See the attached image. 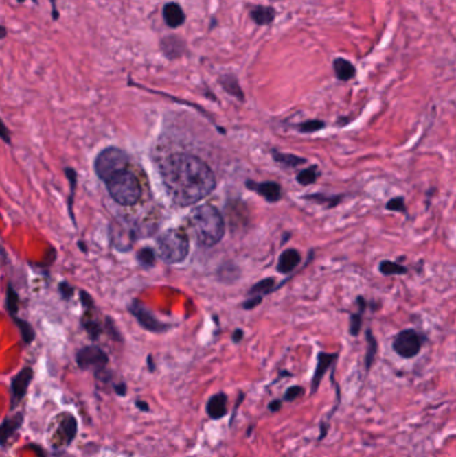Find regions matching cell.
<instances>
[{
	"label": "cell",
	"mask_w": 456,
	"mask_h": 457,
	"mask_svg": "<svg viewBox=\"0 0 456 457\" xmlns=\"http://www.w3.org/2000/svg\"><path fill=\"white\" fill-rule=\"evenodd\" d=\"M165 189L178 206L200 202L216 189V177L203 159L190 154H173L161 167Z\"/></svg>",
	"instance_id": "obj_1"
},
{
	"label": "cell",
	"mask_w": 456,
	"mask_h": 457,
	"mask_svg": "<svg viewBox=\"0 0 456 457\" xmlns=\"http://www.w3.org/2000/svg\"><path fill=\"white\" fill-rule=\"evenodd\" d=\"M130 310L133 313V316L138 320V323L141 324V327H144L145 329L152 331V333H162L169 329V327L161 321H158L152 313L141 304L134 303L130 306Z\"/></svg>",
	"instance_id": "obj_9"
},
{
	"label": "cell",
	"mask_w": 456,
	"mask_h": 457,
	"mask_svg": "<svg viewBox=\"0 0 456 457\" xmlns=\"http://www.w3.org/2000/svg\"><path fill=\"white\" fill-rule=\"evenodd\" d=\"M387 209L394 210V211H404V200L402 197L394 198L387 203Z\"/></svg>",
	"instance_id": "obj_31"
},
{
	"label": "cell",
	"mask_w": 456,
	"mask_h": 457,
	"mask_svg": "<svg viewBox=\"0 0 456 457\" xmlns=\"http://www.w3.org/2000/svg\"><path fill=\"white\" fill-rule=\"evenodd\" d=\"M135 406H137V408H138L139 410H142V412H149V410H150V406H149V404H148L146 401H142V400H137V401H135Z\"/></svg>",
	"instance_id": "obj_38"
},
{
	"label": "cell",
	"mask_w": 456,
	"mask_h": 457,
	"mask_svg": "<svg viewBox=\"0 0 456 457\" xmlns=\"http://www.w3.org/2000/svg\"><path fill=\"white\" fill-rule=\"evenodd\" d=\"M60 432H62V438L66 444H70L78 432V423L76 417L73 414H66L60 423Z\"/></svg>",
	"instance_id": "obj_20"
},
{
	"label": "cell",
	"mask_w": 456,
	"mask_h": 457,
	"mask_svg": "<svg viewBox=\"0 0 456 457\" xmlns=\"http://www.w3.org/2000/svg\"><path fill=\"white\" fill-rule=\"evenodd\" d=\"M253 428H254L253 425H251V427H249V430H248V432H247V436H248V437H251V434H252V431H253Z\"/></svg>",
	"instance_id": "obj_44"
},
{
	"label": "cell",
	"mask_w": 456,
	"mask_h": 457,
	"mask_svg": "<svg viewBox=\"0 0 456 457\" xmlns=\"http://www.w3.org/2000/svg\"><path fill=\"white\" fill-rule=\"evenodd\" d=\"M148 362H149V369H150V372H154L155 366H154V364H152V355H149V358H148Z\"/></svg>",
	"instance_id": "obj_43"
},
{
	"label": "cell",
	"mask_w": 456,
	"mask_h": 457,
	"mask_svg": "<svg viewBox=\"0 0 456 457\" xmlns=\"http://www.w3.org/2000/svg\"><path fill=\"white\" fill-rule=\"evenodd\" d=\"M379 270L384 276H400V274L407 273L404 266H402L396 262H391V261H383L379 266Z\"/></svg>",
	"instance_id": "obj_23"
},
{
	"label": "cell",
	"mask_w": 456,
	"mask_h": 457,
	"mask_svg": "<svg viewBox=\"0 0 456 457\" xmlns=\"http://www.w3.org/2000/svg\"><path fill=\"white\" fill-rule=\"evenodd\" d=\"M128 165V156L126 152L118 148H109L98 154L95 159V173L102 180L115 176L126 170Z\"/></svg>",
	"instance_id": "obj_5"
},
{
	"label": "cell",
	"mask_w": 456,
	"mask_h": 457,
	"mask_svg": "<svg viewBox=\"0 0 456 457\" xmlns=\"http://www.w3.org/2000/svg\"><path fill=\"white\" fill-rule=\"evenodd\" d=\"M244 399H245V393H240V395H238V400H237V403H236V406H234L233 416H231V420H230V425H233V423H234V420H236L237 410H238V408H240V406H241V403L244 401Z\"/></svg>",
	"instance_id": "obj_35"
},
{
	"label": "cell",
	"mask_w": 456,
	"mask_h": 457,
	"mask_svg": "<svg viewBox=\"0 0 456 457\" xmlns=\"http://www.w3.org/2000/svg\"><path fill=\"white\" fill-rule=\"evenodd\" d=\"M249 15L255 25H269L276 19V10L271 5H253Z\"/></svg>",
	"instance_id": "obj_15"
},
{
	"label": "cell",
	"mask_w": 456,
	"mask_h": 457,
	"mask_svg": "<svg viewBox=\"0 0 456 457\" xmlns=\"http://www.w3.org/2000/svg\"><path fill=\"white\" fill-rule=\"evenodd\" d=\"M300 261H301V255L296 249H288L280 255L277 272L281 274H288L296 269V266L300 263Z\"/></svg>",
	"instance_id": "obj_16"
},
{
	"label": "cell",
	"mask_w": 456,
	"mask_h": 457,
	"mask_svg": "<svg viewBox=\"0 0 456 457\" xmlns=\"http://www.w3.org/2000/svg\"><path fill=\"white\" fill-rule=\"evenodd\" d=\"M51 7H52V19L56 21L59 18L58 10H56V0H50Z\"/></svg>",
	"instance_id": "obj_41"
},
{
	"label": "cell",
	"mask_w": 456,
	"mask_h": 457,
	"mask_svg": "<svg viewBox=\"0 0 456 457\" xmlns=\"http://www.w3.org/2000/svg\"><path fill=\"white\" fill-rule=\"evenodd\" d=\"M0 138L3 141H5L7 143H10V132H8V128L5 127V125L3 124V121L0 119Z\"/></svg>",
	"instance_id": "obj_36"
},
{
	"label": "cell",
	"mask_w": 456,
	"mask_h": 457,
	"mask_svg": "<svg viewBox=\"0 0 456 457\" xmlns=\"http://www.w3.org/2000/svg\"><path fill=\"white\" fill-rule=\"evenodd\" d=\"M273 286H275V279H262V281H260L258 283L254 285L249 293H251L252 296H255V294H266V293L272 292Z\"/></svg>",
	"instance_id": "obj_25"
},
{
	"label": "cell",
	"mask_w": 456,
	"mask_h": 457,
	"mask_svg": "<svg viewBox=\"0 0 456 457\" xmlns=\"http://www.w3.org/2000/svg\"><path fill=\"white\" fill-rule=\"evenodd\" d=\"M305 200L309 201H315L319 203H327L328 207H333L336 203H339L340 198H337V196L334 197H327V196H321V194H312V196H305Z\"/></svg>",
	"instance_id": "obj_29"
},
{
	"label": "cell",
	"mask_w": 456,
	"mask_h": 457,
	"mask_svg": "<svg viewBox=\"0 0 456 457\" xmlns=\"http://www.w3.org/2000/svg\"><path fill=\"white\" fill-rule=\"evenodd\" d=\"M162 15H163L165 23L169 25L170 28L181 27L185 23V19H186V15H185L182 7L174 1H170V3L165 4Z\"/></svg>",
	"instance_id": "obj_14"
},
{
	"label": "cell",
	"mask_w": 456,
	"mask_h": 457,
	"mask_svg": "<svg viewBox=\"0 0 456 457\" xmlns=\"http://www.w3.org/2000/svg\"><path fill=\"white\" fill-rule=\"evenodd\" d=\"M115 393L119 395V396H126L127 386L125 384H119V385H115Z\"/></svg>",
	"instance_id": "obj_39"
},
{
	"label": "cell",
	"mask_w": 456,
	"mask_h": 457,
	"mask_svg": "<svg viewBox=\"0 0 456 457\" xmlns=\"http://www.w3.org/2000/svg\"><path fill=\"white\" fill-rule=\"evenodd\" d=\"M305 389L301 385H292V386H289V388L285 390L284 397H282V401L290 404V403L296 401L297 399L303 397Z\"/></svg>",
	"instance_id": "obj_24"
},
{
	"label": "cell",
	"mask_w": 456,
	"mask_h": 457,
	"mask_svg": "<svg viewBox=\"0 0 456 457\" xmlns=\"http://www.w3.org/2000/svg\"><path fill=\"white\" fill-rule=\"evenodd\" d=\"M282 404H284V401H282V400H280V399H275V400L269 401V404H268V410H269L271 413H277V412L281 410Z\"/></svg>",
	"instance_id": "obj_33"
},
{
	"label": "cell",
	"mask_w": 456,
	"mask_h": 457,
	"mask_svg": "<svg viewBox=\"0 0 456 457\" xmlns=\"http://www.w3.org/2000/svg\"><path fill=\"white\" fill-rule=\"evenodd\" d=\"M422 337L413 329L400 331L392 344L395 353L403 358H413L422 351Z\"/></svg>",
	"instance_id": "obj_6"
},
{
	"label": "cell",
	"mask_w": 456,
	"mask_h": 457,
	"mask_svg": "<svg viewBox=\"0 0 456 457\" xmlns=\"http://www.w3.org/2000/svg\"><path fill=\"white\" fill-rule=\"evenodd\" d=\"M189 221L197 241L203 246H214L224 238L225 222L213 204H203L194 209Z\"/></svg>",
	"instance_id": "obj_2"
},
{
	"label": "cell",
	"mask_w": 456,
	"mask_h": 457,
	"mask_svg": "<svg viewBox=\"0 0 456 457\" xmlns=\"http://www.w3.org/2000/svg\"><path fill=\"white\" fill-rule=\"evenodd\" d=\"M273 159L280 165L285 166V167H296V166H300V165L306 162L304 158H301V156L279 152H273Z\"/></svg>",
	"instance_id": "obj_22"
},
{
	"label": "cell",
	"mask_w": 456,
	"mask_h": 457,
	"mask_svg": "<svg viewBox=\"0 0 456 457\" xmlns=\"http://www.w3.org/2000/svg\"><path fill=\"white\" fill-rule=\"evenodd\" d=\"M337 357H339V353H327V352H320L317 355V365H316L312 382H310V395L317 393L326 373L328 372L330 366L334 365Z\"/></svg>",
	"instance_id": "obj_10"
},
{
	"label": "cell",
	"mask_w": 456,
	"mask_h": 457,
	"mask_svg": "<svg viewBox=\"0 0 456 457\" xmlns=\"http://www.w3.org/2000/svg\"><path fill=\"white\" fill-rule=\"evenodd\" d=\"M106 183L113 200L122 206H133L141 200L142 189L139 180L127 169L109 178Z\"/></svg>",
	"instance_id": "obj_3"
},
{
	"label": "cell",
	"mask_w": 456,
	"mask_h": 457,
	"mask_svg": "<svg viewBox=\"0 0 456 457\" xmlns=\"http://www.w3.org/2000/svg\"><path fill=\"white\" fill-rule=\"evenodd\" d=\"M326 127V124L323 121H317V119H313V121H306V122H303L301 125H299L297 128L300 132H316V131H320Z\"/></svg>",
	"instance_id": "obj_28"
},
{
	"label": "cell",
	"mask_w": 456,
	"mask_h": 457,
	"mask_svg": "<svg viewBox=\"0 0 456 457\" xmlns=\"http://www.w3.org/2000/svg\"><path fill=\"white\" fill-rule=\"evenodd\" d=\"M320 434H319V441H323L326 437H327V434H328V432H330V423H327V421H321L320 423Z\"/></svg>",
	"instance_id": "obj_34"
},
{
	"label": "cell",
	"mask_w": 456,
	"mask_h": 457,
	"mask_svg": "<svg viewBox=\"0 0 456 457\" xmlns=\"http://www.w3.org/2000/svg\"><path fill=\"white\" fill-rule=\"evenodd\" d=\"M333 70L336 78L341 82H347L354 79L356 75V67L347 59L344 58H336L333 60Z\"/></svg>",
	"instance_id": "obj_18"
},
{
	"label": "cell",
	"mask_w": 456,
	"mask_h": 457,
	"mask_svg": "<svg viewBox=\"0 0 456 457\" xmlns=\"http://www.w3.org/2000/svg\"><path fill=\"white\" fill-rule=\"evenodd\" d=\"M248 189L254 190L257 194H260L262 198H265L268 202H279L281 200V187L277 182H247Z\"/></svg>",
	"instance_id": "obj_12"
},
{
	"label": "cell",
	"mask_w": 456,
	"mask_h": 457,
	"mask_svg": "<svg viewBox=\"0 0 456 457\" xmlns=\"http://www.w3.org/2000/svg\"><path fill=\"white\" fill-rule=\"evenodd\" d=\"M23 420H25L23 413H16L11 417L4 419V421L0 424V445L1 447L7 445L8 440L22 427Z\"/></svg>",
	"instance_id": "obj_13"
},
{
	"label": "cell",
	"mask_w": 456,
	"mask_h": 457,
	"mask_svg": "<svg viewBox=\"0 0 456 457\" xmlns=\"http://www.w3.org/2000/svg\"><path fill=\"white\" fill-rule=\"evenodd\" d=\"M364 306H365V304L363 303V304H361V307H360V310H358L357 313H355V314H352L351 318H350V333H351L352 336H355V337L358 333H360V328H361V317H363Z\"/></svg>",
	"instance_id": "obj_27"
},
{
	"label": "cell",
	"mask_w": 456,
	"mask_h": 457,
	"mask_svg": "<svg viewBox=\"0 0 456 457\" xmlns=\"http://www.w3.org/2000/svg\"><path fill=\"white\" fill-rule=\"evenodd\" d=\"M32 377H34L32 369L25 368L12 379V382H11V406L12 408L19 406L21 401L25 399Z\"/></svg>",
	"instance_id": "obj_8"
},
{
	"label": "cell",
	"mask_w": 456,
	"mask_h": 457,
	"mask_svg": "<svg viewBox=\"0 0 456 457\" xmlns=\"http://www.w3.org/2000/svg\"><path fill=\"white\" fill-rule=\"evenodd\" d=\"M16 324H18V327H19V329H21V333H22V337H23L25 344H30V342L34 340V337H35L34 330H32V328H31L27 323H25V321L16 320Z\"/></svg>",
	"instance_id": "obj_30"
},
{
	"label": "cell",
	"mask_w": 456,
	"mask_h": 457,
	"mask_svg": "<svg viewBox=\"0 0 456 457\" xmlns=\"http://www.w3.org/2000/svg\"><path fill=\"white\" fill-rule=\"evenodd\" d=\"M242 337H244V331L241 329H237L234 333H233V336H231V340H233V342H236V344H238L241 340H242Z\"/></svg>",
	"instance_id": "obj_37"
},
{
	"label": "cell",
	"mask_w": 456,
	"mask_h": 457,
	"mask_svg": "<svg viewBox=\"0 0 456 457\" xmlns=\"http://www.w3.org/2000/svg\"><path fill=\"white\" fill-rule=\"evenodd\" d=\"M138 258H139V261H141L144 265L150 266V265L154 263V253H152V250H150V249H144V250L139 253V255H138Z\"/></svg>",
	"instance_id": "obj_32"
},
{
	"label": "cell",
	"mask_w": 456,
	"mask_h": 457,
	"mask_svg": "<svg viewBox=\"0 0 456 457\" xmlns=\"http://www.w3.org/2000/svg\"><path fill=\"white\" fill-rule=\"evenodd\" d=\"M157 252L166 263L182 262L189 253V239L179 228H169L157 239Z\"/></svg>",
	"instance_id": "obj_4"
},
{
	"label": "cell",
	"mask_w": 456,
	"mask_h": 457,
	"mask_svg": "<svg viewBox=\"0 0 456 457\" xmlns=\"http://www.w3.org/2000/svg\"><path fill=\"white\" fill-rule=\"evenodd\" d=\"M367 344H368V348H367V353H365V371L369 372L375 362L376 353H378V341L375 340L371 330H367Z\"/></svg>",
	"instance_id": "obj_21"
},
{
	"label": "cell",
	"mask_w": 456,
	"mask_h": 457,
	"mask_svg": "<svg viewBox=\"0 0 456 457\" xmlns=\"http://www.w3.org/2000/svg\"><path fill=\"white\" fill-rule=\"evenodd\" d=\"M206 414L210 420H221L228 414V396L224 392L213 395L205 406Z\"/></svg>",
	"instance_id": "obj_11"
},
{
	"label": "cell",
	"mask_w": 456,
	"mask_h": 457,
	"mask_svg": "<svg viewBox=\"0 0 456 457\" xmlns=\"http://www.w3.org/2000/svg\"><path fill=\"white\" fill-rule=\"evenodd\" d=\"M218 82L229 95L237 98L238 101H244V93H242V90L240 87V83H238L236 76L233 74H225V75L220 76Z\"/></svg>",
	"instance_id": "obj_19"
},
{
	"label": "cell",
	"mask_w": 456,
	"mask_h": 457,
	"mask_svg": "<svg viewBox=\"0 0 456 457\" xmlns=\"http://www.w3.org/2000/svg\"><path fill=\"white\" fill-rule=\"evenodd\" d=\"M317 177H319L317 167H316V166H312V167L305 169V170L299 173V176H297V182L306 186V185L313 183V182L317 179Z\"/></svg>",
	"instance_id": "obj_26"
},
{
	"label": "cell",
	"mask_w": 456,
	"mask_h": 457,
	"mask_svg": "<svg viewBox=\"0 0 456 457\" xmlns=\"http://www.w3.org/2000/svg\"><path fill=\"white\" fill-rule=\"evenodd\" d=\"M260 303H261V297H255L254 300H249V301H247V303L244 304V307H245V309H252V307L257 306V305L260 304Z\"/></svg>",
	"instance_id": "obj_40"
},
{
	"label": "cell",
	"mask_w": 456,
	"mask_h": 457,
	"mask_svg": "<svg viewBox=\"0 0 456 457\" xmlns=\"http://www.w3.org/2000/svg\"><path fill=\"white\" fill-rule=\"evenodd\" d=\"M161 49L163 51V54L169 58V59H176L179 58L183 52H185V43L181 38L178 36H168L162 40L161 43Z\"/></svg>",
	"instance_id": "obj_17"
},
{
	"label": "cell",
	"mask_w": 456,
	"mask_h": 457,
	"mask_svg": "<svg viewBox=\"0 0 456 457\" xmlns=\"http://www.w3.org/2000/svg\"><path fill=\"white\" fill-rule=\"evenodd\" d=\"M5 35H7V30H5V27L0 25V39L5 38Z\"/></svg>",
	"instance_id": "obj_42"
},
{
	"label": "cell",
	"mask_w": 456,
	"mask_h": 457,
	"mask_svg": "<svg viewBox=\"0 0 456 457\" xmlns=\"http://www.w3.org/2000/svg\"><path fill=\"white\" fill-rule=\"evenodd\" d=\"M107 362L109 357L98 347H86L76 353V364L84 371H95L98 373L106 368Z\"/></svg>",
	"instance_id": "obj_7"
}]
</instances>
